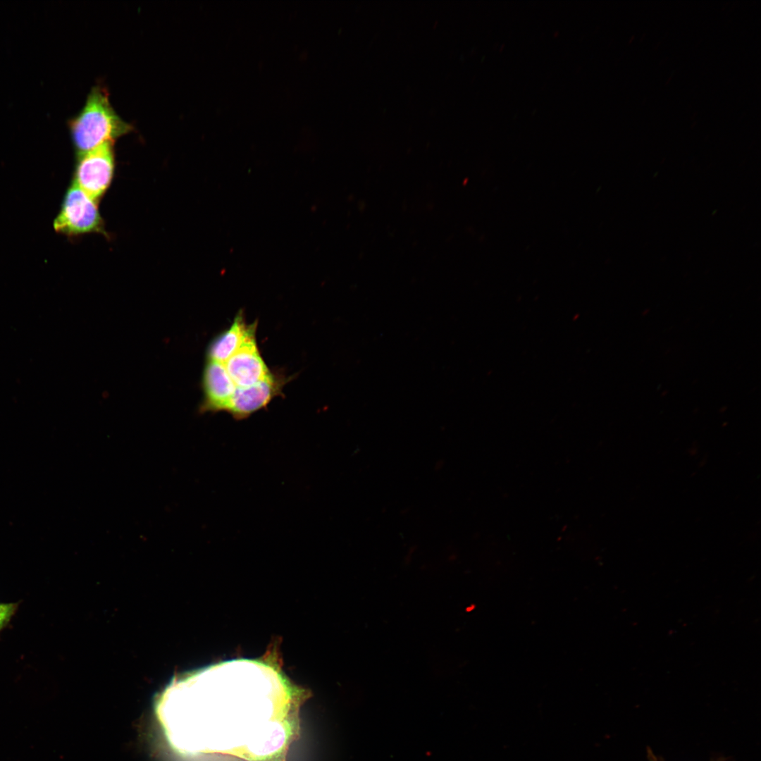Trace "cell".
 Listing matches in <instances>:
<instances>
[{"label":"cell","mask_w":761,"mask_h":761,"mask_svg":"<svg viewBox=\"0 0 761 761\" xmlns=\"http://www.w3.org/2000/svg\"><path fill=\"white\" fill-rule=\"evenodd\" d=\"M237 387H248L271 375L261 357L255 336L247 340L224 364Z\"/></svg>","instance_id":"obj_4"},{"label":"cell","mask_w":761,"mask_h":761,"mask_svg":"<svg viewBox=\"0 0 761 761\" xmlns=\"http://www.w3.org/2000/svg\"><path fill=\"white\" fill-rule=\"evenodd\" d=\"M256 324L247 325L242 314H238L228 330L210 344L209 360L224 364L249 339L255 336Z\"/></svg>","instance_id":"obj_7"},{"label":"cell","mask_w":761,"mask_h":761,"mask_svg":"<svg viewBox=\"0 0 761 761\" xmlns=\"http://www.w3.org/2000/svg\"><path fill=\"white\" fill-rule=\"evenodd\" d=\"M647 752H648V758L649 761H662L653 753V752L651 750V749H650V748L648 749ZM714 761H726V760L722 758V757H720V758H718V759H717V760H715Z\"/></svg>","instance_id":"obj_9"},{"label":"cell","mask_w":761,"mask_h":761,"mask_svg":"<svg viewBox=\"0 0 761 761\" xmlns=\"http://www.w3.org/2000/svg\"><path fill=\"white\" fill-rule=\"evenodd\" d=\"M280 382L272 374L248 387H237L225 409L233 417L242 419L266 406L280 390Z\"/></svg>","instance_id":"obj_6"},{"label":"cell","mask_w":761,"mask_h":761,"mask_svg":"<svg viewBox=\"0 0 761 761\" xmlns=\"http://www.w3.org/2000/svg\"><path fill=\"white\" fill-rule=\"evenodd\" d=\"M54 226L58 232L78 235L104 232V225L95 200L75 182L69 188Z\"/></svg>","instance_id":"obj_2"},{"label":"cell","mask_w":761,"mask_h":761,"mask_svg":"<svg viewBox=\"0 0 761 761\" xmlns=\"http://www.w3.org/2000/svg\"><path fill=\"white\" fill-rule=\"evenodd\" d=\"M16 605L0 603V631L8 624L13 614Z\"/></svg>","instance_id":"obj_8"},{"label":"cell","mask_w":761,"mask_h":761,"mask_svg":"<svg viewBox=\"0 0 761 761\" xmlns=\"http://www.w3.org/2000/svg\"><path fill=\"white\" fill-rule=\"evenodd\" d=\"M203 400L201 413L225 411L237 386L224 364L208 360L202 376Z\"/></svg>","instance_id":"obj_5"},{"label":"cell","mask_w":761,"mask_h":761,"mask_svg":"<svg viewBox=\"0 0 761 761\" xmlns=\"http://www.w3.org/2000/svg\"><path fill=\"white\" fill-rule=\"evenodd\" d=\"M113 171V142H106L79 156L75 183L96 200L109 186Z\"/></svg>","instance_id":"obj_3"},{"label":"cell","mask_w":761,"mask_h":761,"mask_svg":"<svg viewBox=\"0 0 761 761\" xmlns=\"http://www.w3.org/2000/svg\"><path fill=\"white\" fill-rule=\"evenodd\" d=\"M68 126L78 156L104 143L113 142L133 128L116 112L101 85L92 87L84 106L69 120Z\"/></svg>","instance_id":"obj_1"}]
</instances>
